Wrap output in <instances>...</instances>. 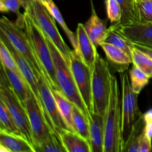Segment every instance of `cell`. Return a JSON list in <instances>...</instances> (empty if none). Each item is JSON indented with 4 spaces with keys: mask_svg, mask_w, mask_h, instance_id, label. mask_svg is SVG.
I'll use <instances>...</instances> for the list:
<instances>
[{
    "mask_svg": "<svg viewBox=\"0 0 152 152\" xmlns=\"http://www.w3.org/2000/svg\"><path fill=\"white\" fill-rule=\"evenodd\" d=\"M0 131L22 135L8 108L1 99H0Z\"/></svg>",
    "mask_w": 152,
    "mask_h": 152,
    "instance_id": "d4e9b609",
    "label": "cell"
},
{
    "mask_svg": "<svg viewBox=\"0 0 152 152\" xmlns=\"http://www.w3.org/2000/svg\"><path fill=\"white\" fill-rule=\"evenodd\" d=\"M39 91L42 101L43 109L45 113L48 121L55 132L62 129H70L67 123L62 118L59 111L57 102L53 94L52 88L49 86L45 76L38 78Z\"/></svg>",
    "mask_w": 152,
    "mask_h": 152,
    "instance_id": "8fae6325",
    "label": "cell"
},
{
    "mask_svg": "<svg viewBox=\"0 0 152 152\" xmlns=\"http://www.w3.org/2000/svg\"><path fill=\"white\" fill-rule=\"evenodd\" d=\"M145 133L150 139L152 140V123H145Z\"/></svg>",
    "mask_w": 152,
    "mask_h": 152,
    "instance_id": "74e56055",
    "label": "cell"
},
{
    "mask_svg": "<svg viewBox=\"0 0 152 152\" xmlns=\"http://www.w3.org/2000/svg\"><path fill=\"white\" fill-rule=\"evenodd\" d=\"M134 46L135 48H137L139 49V50H142V52H144L145 54L148 55L150 58H151L152 59V49L151 48H147V47H144V46L142 45H134Z\"/></svg>",
    "mask_w": 152,
    "mask_h": 152,
    "instance_id": "d590c367",
    "label": "cell"
},
{
    "mask_svg": "<svg viewBox=\"0 0 152 152\" xmlns=\"http://www.w3.org/2000/svg\"><path fill=\"white\" fill-rule=\"evenodd\" d=\"M45 35V34H44ZM45 37L47 42L51 51L52 58L56 71V80L59 87V91L71 101L72 103L80 108L88 118L89 112L79 93L74 76L70 65L66 62L62 55L48 37Z\"/></svg>",
    "mask_w": 152,
    "mask_h": 152,
    "instance_id": "3957f363",
    "label": "cell"
},
{
    "mask_svg": "<svg viewBox=\"0 0 152 152\" xmlns=\"http://www.w3.org/2000/svg\"><path fill=\"white\" fill-rule=\"evenodd\" d=\"M1 65L4 68V71L7 74L10 87L23 103L28 99L31 91L29 86L22 74H18L16 71L6 68L1 63Z\"/></svg>",
    "mask_w": 152,
    "mask_h": 152,
    "instance_id": "ffe728a7",
    "label": "cell"
},
{
    "mask_svg": "<svg viewBox=\"0 0 152 152\" xmlns=\"http://www.w3.org/2000/svg\"><path fill=\"white\" fill-rule=\"evenodd\" d=\"M0 145L10 152H35L32 144L22 135L0 131Z\"/></svg>",
    "mask_w": 152,
    "mask_h": 152,
    "instance_id": "d6986e66",
    "label": "cell"
},
{
    "mask_svg": "<svg viewBox=\"0 0 152 152\" xmlns=\"http://www.w3.org/2000/svg\"><path fill=\"white\" fill-rule=\"evenodd\" d=\"M23 20L24 30L29 39L34 54L43 69L49 86L52 89L59 91L51 51L42 31L26 11L23 13Z\"/></svg>",
    "mask_w": 152,
    "mask_h": 152,
    "instance_id": "6da1fadb",
    "label": "cell"
},
{
    "mask_svg": "<svg viewBox=\"0 0 152 152\" xmlns=\"http://www.w3.org/2000/svg\"><path fill=\"white\" fill-rule=\"evenodd\" d=\"M0 40L4 43L6 46L8 48L10 51L11 52L12 55L14 57L15 60H16V64L18 65V68H19L21 74L25 78V81L27 82L28 85L29 86L30 88H31V91L33 92L35 96L37 97V101L39 103L40 106L42 107V110L43 109V105H42V101L41 96L39 94V84H38V78L36 76L35 73H34V70H33L32 67L29 64V62L27 61V59L25 57L22 56L16 49L14 48L11 43L10 42L7 37L2 34L0 33ZM45 112V111H44Z\"/></svg>",
    "mask_w": 152,
    "mask_h": 152,
    "instance_id": "7c38bea8",
    "label": "cell"
},
{
    "mask_svg": "<svg viewBox=\"0 0 152 152\" xmlns=\"http://www.w3.org/2000/svg\"><path fill=\"white\" fill-rule=\"evenodd\" d=\"M34 150L35 152H67L56 132H53L44 142L34 147Z\"/></svg>",
    "mask_w": 152,
    "mask_h": 152,
    "instance_id": "f546056e",
    "label": "cell"
},
{
    "mask_svg": "<svg viewBox=\"0 0 152 152\" xmlns=\"http://www.w3.org/2000/svg\"><path fill=\"white\" fill-rule=\"evenodd\" d=\"M115 25L116 28L134 45H139L152 49V22L129 25Z\"/></svg>",
    "mask_w": 152,
    "mask_h": 152,
    "instance_id": "4fadbf2b",
    "label": "cell"
},
{
    "mask_svg": "<svg viewBox=\"0 0 152 152\" xmlns=\"http://www.w3.org/2000/svg\"><path fill=\"white\" fill-rule=\"evenodd\" d=\"M67 152H91L90 142L80 134L69 129L56 132Z\"/></svg>",
    "mask_w": 152,
    "mask_h": 152,
    "instance_id": "e0dca14e",
    "label": "cell"
},
{
    "mask_svg": "<svg viewBox=\"0 0 152 152\" xmlns=\"http://www.w3.org/2000/svg\"><path fill=\"white\" fill-rule=\"evenodd\" d=\"M70 68L79 93L90 114L93 112L91 71L74 50H71L70 54Z\"/></svg>",
    "mask_w": 152,
    "mask_h": 152,
    "instance_id": "9c48e42d",
    "label": "cell"
},
{
    "mask_svg": "<svg viewBox=\"0 0 152 152\" xmlns=\"http://www.w3.org/2000/svg\"><path fill=\"white\" fill-rule=\"evenodd\" d=\"M23 104L28 114L32 133L33 146L34 148L44 142L56 132L48 121L44 111L32 91H31L28 99Z\"/></svg>",
    "mask_w": 152,
    "mask_h": 152,
    "instance_id": "ba28073f",
    "label": "cell"
},
{
    "mask_svg": "<svg viewBox=\"0 0 152 152\" xmlns=\"http://www.w3.org/2000/svg\"><path fill=\"white\" fill-rule=\"evenodd\" d=\"M119 93L118 81L113 75L111 96L105 116L104 152H121L122 101Z\"/></svg>",
    "mask_w": 152,
    "mask_h": 152,
    "instance_id": "7a4b0ae2",
    "label": "cell"
},
{
    "mask_svg": "<svg viewBox=\"0 0 152 152\" xmlns=\"http://www.w3.org/2000/svg\"><path fill=\"white\" fill-rule=\"evenodd\" d=\"M0 59H1V63L4 67L16 71L18 74H21L11 52L1 40H0Z\"/></svg>",
    "mask_w": 152,
    "mask_h": 152,
    "instance_id": "d6a6232c",
    "label": "cell"
},
{
    "mask_svg": "<svg viewBox=\"0 0 152 152\" xmlns=\"http://www.w3.org/2000/svg\"><path fill=\"white\" fill-rule=\"evenodd\" d=\"M136 7L139 22H152V0L136 1Z\"/></svg>",
    "mask_w": 152,
    "mask_h": 152,
    "instance_id": "4dcf8cb0",
    "label": "cell"
},
{
    "mask_svg": "<svg viewBox=\"0 0 152 152\" xmlns=\"http://www.w3.org/2000/svg\"><path fill=\"white\" fill-rule=\"evenodd\" d=\"M76 35L77 39V49L76 51L82 60L89 67L91 72H93L98 54L96 47L89 38L83 24L79 23L77 25Z\"/></svg>",
    "mask_w": 152,
    "mask_h": 152,
    "instance_id": "5bb4252c",
    "label": "cell"
},
{
    "mask_svg": "<svg viewBox=\"0 0 152 152\" xmlns=\"http://www.w3.org/2000/svg\"><path fill=\"white\" fill-rule=\"evenodd\" d=\"M121 7L122 19L119 25H129L139 22L135 0H117Z\"/></svg>",
    "mask_w": 152,
    "mask_h": 152,
    "instance_id": "cb8c5ba5",
    "label": "cell"
},
{
    "mask_svg": "<svg viewBox=\"0 0 152 152\" xmlns=\"http://www.w3.org/2000/svg\"><path fill=\"white\" fill-rule=\"evenodd\" d=\"M46 8L48 9V10L49 11V13L51 14V16L54 18L55 20L59 24L62 28L63 29V31H65V33L66 34L67 37L69 39L70 42L71 43V45L74 48V50H77V35L74 34L71 30L68 28V25L65 23V20H64L63 17H62V14H61L60 11H59V8L57 7V6L55 4V3L53 1L50 2V4H47L45 6Z\"/></svg>",
    "mask_w": 152,
    "mask_h": 152,
    "instance_id": "4316f807",
    "label": "cell"
},
{
    "mask_svg": "<svg viewBox=\"0 0 152 152\" xmlns=\"http://www.w3.org/2000/svg\"><path fill=\"white\" fill-rule=\"evenodd\" d=\"M0 99L8 108L22 136L33 145L32 133L26 109L11 87L0 85Z\"/></svg>",
    "mask_w": 152,
    "mask_h": 152,
    "instance_id": "30bf717a",
    "label": "cell"
},
{
    "mask_svg": "<svg viewBox=\"0 0 152 152\" xmlns=\"http://www.w3.org/2000/svg\"><path fill=\"white\" fill-rule=\"evenodd\" d=\"M145 130L143 114L137 119L134 125L127 142L122 148L121 152H139V141Z\"/></svg>",
    "mask_w": 152,
    "mask_h": 152,
    "instance_id": "603a6c76",
    "label": "cell"
},
{
    "mask_svg": "<svg viewBox=\"0 0 152 152\" xmlns=\"http://www.w3.org/2000/svg\"><path fill=\"white\" fill-rule=\"evenodd\" d=\"M0 31L7 37L14 48L29 62L37 78L45 76L43 69L34 54L29 39L23 28L3 16L0 20Z\"/></svg>",
    "mask_w": 152,
    "mask_h": 152,
    "instance_id": "8992f818",
    "label": "cell"
},
{
    "mask_svg": "<svg viewBox=\"0 0 152 152\" xmlns=\"http://www.w3.org/2000/svg\"><path fill=\"white\" fill-rule=\"evenodd\" d=\"M103 42L109 43L119 48L132 57V50L134 47V44L121 33L119 32L114 25H111L108 28L106 37Z\"/></svg>",
    "mask_w": 152,
    "mask_h": 152,
    "instance_id": "7402d4cb",
    "label": "cell"
},
{
    "mask_svg": "<svg viewBox=\"0 0 152 152\" xmlns=\"http://www.w3.org/2000/svg\"><path fill=\"white\" fill-rule=\"evenodd\" d=\"M135 1H145V0H135Z\"/></svg>",
    "mask_w": 152,
    "mask_h": 152,
    "instance_id": "60d3db41",
    "label": "cell"
},
{
    "mask_svg": "<svg viewBox=\"0 0 152 152\" xmlns=\"http://www.w3.org/2000/svg\"><path fill=\"white\" fill-rule=\"evenodd\" d=\"M151 139H150L144 132L141 135L139 141V152H151L152 151Z\"/></svg>",
    "mask_w": 152,
    "mask_h": 152,
    "instance_id": "e575fe53",
    "label": "cell"
},
{
    "mask_svg": "<svg viewBox=\"0 0 152 152\" xmlns=\"http://www.w3.org/2000/svg\"><path fill=\"white\" fill-rule=\"evenodd\" d=\"M84 26L94 45L96 47L100 46L101 43L103 42L105 40L108 28H107L105 22L97 16L93 4L91 17L87 22L84 24Z\"/></svg>",
    "mask_w": 152,
    "mask_h": 152,
    "instance_id": "ac0fdd59",
    "label": "cell"
},
{
    "mask_svg": "<svg viewBox=\"0 0 152 152\" xmlns=\"http://www.w3.org/2000/svg\"><path fill=\"white\" fill-rule=\"evenodd\" d=\"M129 79L132 89L136 94H139L141 91L148 84L150 77L138 67L133 65L129 71Z\"/></svg>",
    "mask_w": 152,
    "mask_h": 152,
    "instance_id": "f1b7e54d",
    "label": "cell"
},
{
    "mask_svg": "<svg viewBox=\"0 0 152 152\" xmlns=\"http://www.w3.org/2000/svg\"><path fill=\"white\" fill-rule=\"evenodd\" d=\"M0 152H10V151H9V150L7 149L6 147L0 145Z\"/></svg>",
    "mask_w": 152,
    "mask_h": 152,
    "instance_id": "ab89813d",
    "label": "cell"
},
{
    "mask_svg": "<svg viewBox=\"0 0 152 152\" xmlns=\"http://www.w3.org/2000/svg\"><path fill=\"white\" fill-rule=\"evenodd\" d=\"M73 120L77 133L89 141L90 134L88 118L84 112L74 104H73Z\"/></svg>",
    "mask_w": 152,
    "mask_h": 152,
    "instance_id": "484cf974",
    "label": "cell"
},
{
    "mask_svg": "<svg viewBox=\"0 0 152 152\" xmlns=\"http://www.w3.org/2000/svg\"><path fill=\"white\" fill-rule=\"evenodd\" d=\"M52 91L57 102L62 118L64 119L71 131L77 132L73 120V104L74 103H72L60 91L52 89Z\"/></svg>",
    "mask_w": 152,
    "mask_h": 152,
    "instance_id": "44dd1931",
    "label": "cell"
},
{
    "mask_svg": "<svg viewBox=\"0 0 152 152\" xmlns=\"http://www.w3.org/2000/svg\"><path fill=\"white\" fill-rule=\"evenodd\" d=\"M112 77L113 74L111 72L108 61H105L98 53L92 72L93 112L104 117L109 103Z\"/></svg>",
    "mask_w": 152,
    "mask_h": 152,
    "instance_id": "277c9868",
    "label": "cell"
},
{
    "mask_svg": "<svg viewBox=\"0 0 152 152\" xmlns=\"http://www.w3.org/2000/svg\"><path fill=\"white\" fill-rule=\"evenodd\" d=\"M132 63L138 67L150 78H152V59L142 50L133 47L132 50Z\"/></svg>",
    "mask_w": 152,
    "mask_h": 152,
    "instance_id": "83f0119b",
    "label": "cell"
},
{
    "mask_svg": "<svg viewBox=\"0 0 152 152\" xmlns=\"http://www.w3.org/2000/svg\"><path fill=\"white\" fill-rule=\"evenodd\" d=\"M25 11L29 13L38 25L43 34L48 37L55 45L61 54L70 65V54L71 50L64 41L55 23V19L51 16L45 6L37 0H27Z\"/></svg>",
    "mask_w": 152,
    "mask_h": 152,
    "instance_id": "5b68a950",
    "label": "cell"
},
{
    "mask_svg": "<svg viewBox=\"0 0 152 152\" xmlns=\"http://www.w3.org/2000/svg\"><path fill=\"white\" fill-rule=\"evenodd\" d=\"M143 118L145 123H152V108L144 113Z\"/></svg>",
    "mask_w": 152,
    "mask_h": 152,
    "instance_id": "8d00e7d4",
    "label": "cell"
},
{
    "mask_svg": "<svg viewBox=\"0 0 152 152\" xmlns=\"http://www.w3.org/2000/svg\"><path fill=\"white\" fill-rule=\"evenodd\" d=\"M37 1H39L40 3H42V4L43 5H45V6H46L47 4H50V2L53 1V0H37Z\"/></svg>",
    "mask_w": 152,
    "mask_h": 152,
    "instance_id": "f35d334b",
    "label": "cell"
},
{
    "mask_svg": "<svg viewBox=\"0 0 152 152\" xmlns=\"http://www.w3.org/2000/svg\"><path fill=\"white\" fill-rule=\"evenodd\" d=\"M120 74L122 86V151L129 139L134 125L142 114L138 107V94L132 89L129 76L126 72Z\"/></svg>",
    "mask_w": 152,
    "mask_h": 152,
    "instance_id": "52a82bcc",
    "label": "cell"
},
{
    "mask_svg": "<svg viewBox=\"0 0 152 152\" xmlns=\"http://www.w3.org/2000/svg\"><path fill=\"white\" fill-rule=\"evenodd\" d=\"M100 46L106 55L108 64L113 66V70L120 73L125 72L132 63V58L119 48L106 42H102Z\"/></svg>",
    "mask_w": 152,
    "mask_h": 152,
    "instance_id": "2e32d148",
    "label": "cell"
},
{
    "mask_svg": "<svg viewBox=\"0 0 152 152\" xmlns=\"http://www.w3.org/2000/svg\"><path fill=\"white\" fill-rule=\"evenodd\" d=\"M89 134L91 152H104L105 117L97 113H91L88 117Z\"/></svg>",
    "mask_w": 152,
    "mask_h": 152,
    "instance_id": "9a60e30c",
    "label": "cell"
},
{
    "mask_svg": "<svg viewBox=\"0 0 152 152\" xmlns=\"http://www.w3.org/2000/svg\"><path fill=\"white\" fill-rule=\"evenodd\" d=\"M107 16L113 25H119L121 22L122 10L117 0H105Z\"/></svg>",
    "mask_w": 152,
    "mask_h": 152,
    "instance_id": "1f68e13d",
    "label": "cell"
},
{
    "mask_svg": "<svg viewBox=\"0 0 152 152\" xmlns=\"http://www.w3.org/2000/svg\"><path fill=\"white\" fill-rule=\"evenodd\" d=\"M27 0H0V10L2 13H15L19 16L20 7H25Z\"/></svg>",
    "mask_w": 152,
    "mask_h": 152,
    "instance_id": "836d02e7",
    "label": "cell"
}]
</instances>
